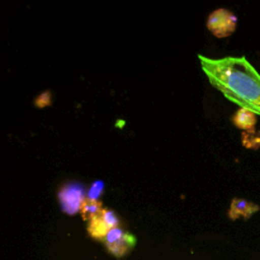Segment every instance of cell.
<instances>
[{
  "label": "cell",
  "mask_w": 260,
  "mask_h": 260,
  "mask_svg": "<svg viewBox=\"0 0 260 260\" xmlns=\"http://www.w3.org/2000/svg\"><path fill=\"white\" fill-rule=\"evenodd\" d=\"M238 24V17L228 9H217L208 15L207 28L218 38L233 35Z\"/></svg>",
  "instance_id": "7a4b0ae2"
},
{
  "label": "cell",
  "mask_w": 260,
  "mask_h": 260,
  "mask_svg": "<svg viewBox=\"0 0 260 260\" xmlns=\"http://www.w3.org/2000/svg\"><path fill=\"white\" fill-rule=\"evenodd\" d=\"M36 107L38 108H43V107H47L51 104V91H45V93L40 94V95L36 98L35 101Z\"/></svg>",
  "instance_id": "7c38bea8"
},
{
  "label": "cell",
  "mask_w": 260,
  "mask_h": 260,
  "mask_svg": "<svg viewBox=\"0 0 260 260\" xmlns=\"http://www.w3.org/2000/svg\"><path fill=\"white\" fill-rule=\"evenodd\" d=\"M104 192V182L102 180H96L91 184V187L89 188L88 194H86V198L90 201H98L101 198V196L103 194Z\"/></svg>",
  "instance_id": "8fae6325"
},
{
  "label": "cell",
  "mask_w": 260,
  "mask_h": 260,
  "mask_svg": "<svg viewBox=\"0 0 260 260\" xmlns=\"http://www.w3.org/2000/svg\"><path fill=\"white\" fill-rule=\"evenodd\" d=\"M210 83L243 109L260 116V74L246 57L210 58L198 55Z\"/></svg>",
  "instance_id": "6da1fadb"
},
{
  "label": "cell",
  "mask_w": 260,
  "mask_h": 260,
  "mask_svg": "<svg viewBox=\"0 0 260 260\" xmlns=\"http://www.w3.org/2000/svg\"><path fill=\"white\" fill-rule=\"evenodd\" d=\"M124 234H126V231H124L123 229L119 228V226H118V228L111 229V230H109L108 233H107V235L104 236V239H103L104 245L109 246V245H112V244L117 243V241H118L119 239L123 238Z\"/></svg>",
  "instance_id": "30bf717a"
},
{
  "label": "cell",
  "mask_w": 260,
  "mask_h": 260,
  "mask_svg": "<svg viewBox=\"0 0 260 260\" xmlns=\"http://www.w3.org/2000/svg\"><path fill=\"white\" fill-rule=\"evenodd\" d=\"M259 211V206L253 202L243 200V198H234L231 202L230 211H229V217L231 220H238V218H249Z\"/></svg>",
  "instance_id": "277c9868"
},
{
  "label": "cell",
  "mask_w": 260,
  "mask_h": 260,
  "mask_svg": "<svg viewBox=\"0 0 260 260\" xmlns=\"http://www.w3.org/2000/svg\"><path fill=\"white\" fill-rule=\"evenodd\" d=\"M103 211V207H102V202L99 201H90L86 198L84 201L83 206H81L80 213L83 216V218L85 221H90L91 218L96 217V216L101 215V212Z\"/></svg>",
  "instance_id": "ba28073f"
},
{
  "label": "cell",
  "mask_w": 260,
  "mask_h": 260,
  "mask_svg": "<svg viewBox=\"0 0 260 260\" xmlns=\"http://www.w3.org/2000/svg\"><path fill=\"white\" fill-rule=\"evenodd\" d=\"M233 122L238 128L244 131H251L256 124V114L248 109L240 108L233 117Z\"/></svg>",
  "instance_id": "8992f818"
},
{
  "label": "cell",
  "mask_w": 260,
  "mask_h": 260,
  "mask_svg": "<svg viewBox=\"0 0 260 260\" xmlns=\"http://www.w3.org/2000/svg\"><path fill=\"white\" fill-rule=\"evenodd\" d=\"M85 200V189L79 183H69V184L63 185L58 192L61 210L66 215H76L81 210V206Z\"/></svg>",
  "instance_id": "3957f363"
},
{
  "label": "cell",
  "mask_w": 260,
  "mask_h": 260,
  "mask_svg": "<svg viewBox=\"0 0 260 260\" xmlns=\"http://www.w3.org/2000/svg\"><path fill=\"white\" fill-rule=\"evenodd\" d=\"M243 144L244 146L249 149H259L260 147V132L258 131H245L243 134Z\"/></svg>",
  "instance_id": "9c48e42d"
},
{
  "label": "cell",
  "mask_w": 260,
  "mask_h": 260,
  "mask_svg": "<svg viewBox=\"0 0 260 260\" xmlns=\"http://www.w3.org/2000/svg\"><path fill=\"white\" fill-rule=\"evenodd\" d=\"M135 245H136V238H135L134 235H131V234L126 233L123 235V238L119 239L117 243L112 244V245L109 246H106V248L112 255L119 259L126 256L128 253H131V250L135 248Z\"/></svg>",
  "instance_id": "5b68a950"
},
{
  "label": "cell",
  "mask_w": 260,
  "mask_h": 260,
  "mask_svg": "<svg viewBox=\"0 0 260 260\" xmlns=\"http://www.w3.org/2000/svg\"><path fill=\"white\" fill-rule=\"evenodd\" d=\"M102 213V212H101ZM111 226L106 222L102 215L96 216V217L91 218L88 223V234L90 238L95 239V240H102L103 241L104 236L107 235L109 230H111Z\"/></svg>",
  "instance_id": "52a82bcc"
}]
</instances>
